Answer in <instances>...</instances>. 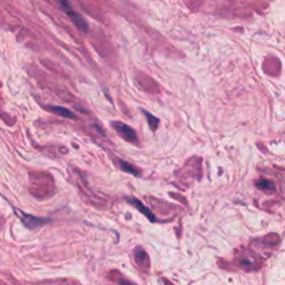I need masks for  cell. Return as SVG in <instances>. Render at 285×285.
<instances>
[{
	"label": "cell",
	"mask_w": 285,
	"mask_h": 285,
	"mask_svg": "<svg viewBox=\"0 0 285 285\" xmlns=\"http://www.w3.org/2000/svg\"><path fill=\"white\" fill-rule=\"evenodd\" d=\"M21 215L20 218L23 223L25 224V226H27L30 229H35L37 227H40L42 225H45V224H48L51 222L49 218H41V217H37V216H32V215H28V214H25V213H20Z\"/></svg>",
	"instance_id": "3"
},
{
	"label": "cell",
	"mask_w": 285,
	"mask_h": 285,
	"mask_svg": "<svg viewBox=\"0 0 285 285\" xmlns=\"http://www.w3.org/2000/svg\"><path fill=\"white\" fill-rule=\"evenodd\" d=\"M119 167L122 171L126 172V173H129V174H133V175H138L139 174V169L135 167L134 165H131L130 163L126 162V161H119Z\"/></svg>",
	"instance_id": "6"
},
{
	"label": "cell",
	"mask_w": 285,
	"mask_h": 285,
	"mask_svg": "<svg viewBox=\"0 0 285 285\" xmlns=\"http://www.w3.org/2000/svg\"><path fill=\"white\" fill-rule=\"evenodd\" d=\"M46 109L49 112H52L54 114H57L59 116H63L65 118H77L76 117V115L69 111L68 108L66 107H62V106H46Z\"/></svg>",
	"instance_id": "5"
},
{
	"label": "cell",
	"mask_w": 285,
	"mask_h": 285,
	"mask_svg": "<svg viewBox=\"0 0 285 285\" xmlns=\"http://www.w3.org/2000/svg\"><path fill=\"white\" fill-rule=\"evenodd\" d=\"M57 2L59 3L60 7L64 9V12L67 14L68 17L74 21V24L76 26L78 27V29H80L81 31H84V32L88 30V25H87L86 20L83 17H81L80 15H78L77 13L74 12L68 0H57Z\"/></svg>",
	"instance_id": "1"
},
{
	"label": "cell",
	"mask_w": 285,
	"mask_h": 285,
	"mask_svg": "<svg viewBox=\"0 0 285 285\" xmlns=\"http://www.w3.org/2000/svg\"><path fill=\"white\" fill-rule=\"evenodd\" d=\"M112 126L115 130H117L119 135L123 137L125 140L129 142H136L137 141V135L134 128H131L129 125L124 124L122 122H112Z\"/></svg>",
	"instance_id": "2"
},
{
	"label": "cell",
	"mask_w": 285,
	"mask_h": 285,
	"mask_svg": "<svg viewBox=\"0 0 285 285\" xmlns=\"http://www.w3.org/2000/svg\"><path fill=\"white\" fill-rule=\"evenodd\" d=\"M127 201L130 203V204H133V206H135L140 213L144 214V215L147 218H149L151 222H156L157 221V218L155 217L154 214H153L145 205H142L141 202H139L138 200H136V199H131V200H127Z\"/></svg>",
	"instance_id": "4"
},
{
	"label": "cell",
	"mask_w": 285,
	"mask_h": 285,
	"mask_svg": "<svg viewBox=\"0 0 285 285\" xmlns=\"http://www.w3.org/2000/svg\"><path fill=\"white\" fill-rule=\"evenodd\" d=\"M257 185V187L261 188V189H265V191H274V188H275V186H274L273 182H271V180H267V179H260L259 182L256 183Z\"/></svg>",
	"instance_id": "7"
},
{
	"label": "cell",
	"mask_w": 285,
	"mask_h": 285,
	"mask_svg": "<svg viewBox=\"0 0 285 285\" xmlns=\"http://www.w3.org/2000/svg\"><path fill=\"white\" fill-rule=\"evenodd\" d=\"M142 113H144V114L146 115V118H147V120H149L151 128H152L153 130H155V129L157 128L158 123H160V119H158L157 117H155L154 115H152V114H150L149 112H146V111H142Z\"/></svg>",
	"instance_id": "8"
}]
</instances>
